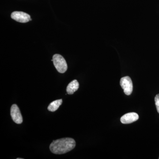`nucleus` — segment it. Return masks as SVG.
Here are the masks:
<instances>
[{"label":"nucleus","instance_id":"obj_2","mask_svg":"<svg viewBox=\"0 0 159 159\" xmlns=\"http://www.w3.org/2000/svg\"><path fill=\"white\" fill-rule=\"evenodd\" d=\"M52 61H53L54 66L59 73L63 74L66 71L67 65L65 59L61 55L58 54H54Z\"/></svg>","mask_w":159,"mask_h":159},{"label":"nucleus","instance_id":"obj_10","mask_svg":"<svg viewBox=\"0 0 159 159\" xmlns=\"http://www.w3.org/2000/svg\"></svg>","mask_w":159,"mask_h":159},{"label":"nucleus","instance_id":"obj_3","mask_svg":"<svg viewBox=\"0 0 159 159\" xmlns=\"http://www.w3.org/2000/svg\"><path fill=\"white\" fill-rule=\"evenodd\" d=\"M120 84L125 95L129 96L132 93L133 89V85L130 77L128 76L122 77L120 80Z\"/></svg>","mask_w":159,"mask_h":159},{"label":"nucleus","instance_id":"obj_8","mask_svg":"<svg viewBox=\"0 0 159 159\" xmlns=\"http://www.w3.org/2000/svg\"><path fill=\"white\" fill-rule=\"evenodd\" d=\"M62 103V99H57L54 100L50 103L48 107V110L50 111L54 112L57 111L59 108L60 106L61 105Z\"/></svg>","mask_w":159,"mask_h":159},{"label":"nucleus","instance_id":"obj_4","mask_svg":"<svg viewBox=\"0 0 159 159\" xmlns=\"http://www.w3.org/2000/svg\"><path fill=\"white\" fill-rule=\"evenodd\" d=\"M10 115L12 120L16 123L20 124L22 123L23 117L18 106L14 104L11 106L10 110Z\"/></svg>","mask_w":159,"mask_h":159},{"label":"nucleus","instance_id":"obj_1","mask_svg":"<svg viewBox=\"0 0 159 159\" xmlns=\"http://www.w3.org/2000/svg\"><path fill=\"white\" fill-rule=\"evenodd\" d=\"M75 146L76 142L74 139L66 138L53 141L50 145V149L55 154H62L70 151Z\"/></svg>","mask_w":159,"mask_h":159},{"label":"nucleus","instance_id":"obj_6","mask_svg":"<svg viewBox=\"0 0 159 159\" xmlns=\"http://www.w3.org/2000/svg\"><path fill=\"white\" fill-rule=\"evenodd\" d=\"M139 119L138 114L135 112L128 113L122 116L120 121L123 124H128L137 121Z\"/></svg>","mask_w":159,"mask_h":159},{"label":"nucleus","instance_id":"obj_7","mask_svg":"<svg viewBox=\"0 0 159 159\" xmlns=\"http://www.w3.org/2000/svg\"><path fill=\"white\" fill-rule=\"evenodd\" d=\"M79 84L76 80L69 83L66 88V92L69 95H72L79 89Z\"/></svg>","mask_w":159,"mask_h":159},{"label":"nucleus","instance_id":"obj_5","mask_svg":"<svg viewBox=\"0 0 159 159\" xmlns=\"http://www.w3.org/2000/svg\"><path fill=\"white\" fill-rule=\"evenodd\" d=\"M11 18L20 23H27L31 20L30 15L23 11H14L11 14Z\"/></svg>","mask_w":159,"mask_h":159},{"label":"nucleus","instance_id":"obj_9","mask_svg":"<svg viewBox=\"0 0 159 159\" xmlns=\"http://www.w3.org/2000/svg\"><path fill=\"white\" fill-rule=\"evenodd\" d=\"M155 102L157 111L159 114V94H157L155 97Z\"/></svg>","mask_w":159,"mask_h":159}]
</instances>
